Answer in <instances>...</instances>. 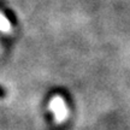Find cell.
I'll list each match as a JSON object with an SVG mask.
<instances>
[{"instance_id": "obj_1", "label": "cell", "mask_w": 130, "mask_h": 130, "mask_svg": "<svg viewBox=\"0 0 130 130\" xmlns=\"http://www.w3.org/2000/svg\"><path fill=\"white\" fill-rule=\"evenodd\" d=\"M51 107L54 115H56V119L57 122H61L66 117V111H65V105H64V101L61 98H54L52 100V104H51Z\"/></svg>"}, {"instance_id": "obj_2", "label": "cell", "mask_w": 130, "mask_h": 130, "mask_svg": "<svg viewBox=\"0 0 130 130\" xmlns=\"http://www.w3.org/2000/svg\"><path fill=\"white\" fill-rule=\"evenodd\" d=\"M9 22L10 21L6 18V16H5V14L4 16H1V14H0V28L3 29V30H9V28H10Z\"/></svg>"}, {"instance_id": "obj_3", "label": "cell", "mask_w": 130, "mask_h": 130, "mask_svg": "<svg viewBox=\"0 0 130 130\" xmlns=\"http://www.w3.org/2000/svg\"><path fill=\"white\" fill-rule=\"evenodd\" d=\"M6 95H7V90H6L4 87H1V86H0V99L6 98Z\"/></svg>"}]
</instances>
